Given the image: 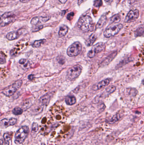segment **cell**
Segmentation results:
<instances>
[{
    "instance_id": "38",
    "label": "cell",
    "mask_w": 144,
    "mask_h": 145,
    "mask_svg": "<svg viewBox=\"0 0 144 145\" xmlns=\"http://www.w3.org/2000/svg\"><path fill=\"white\" fill-rule=\"evenodd\" d=\"M20 1L22 3H25L27 1V0H20Z\"/></svg>"
},
{
    "instance_id": "19",
    "label": "cell",
    "mask_w": 144,
    "mask_h": 145,
    "mask_svg": "<svg viewBox=\"0 0 144 145\" xmlns=\"http://www.w3.org/2000/svg\"><path fill=\"white\" fill-rule=\"evenodd\" d=\"M121 19V16L119 14H116L110 18V21L112 23H117L120 22Z\"/></svg>"
},
{
    "instance_id": "35",
    "label": "cell",
    "mask_w": 144,
    "mask_h": 145,
    "mask_svg": "<svg viewBox=\"0 0 144 145\" xmlns=\"http://www.w3.org/2000/svg\"><path fill=\"white\" fill-rule=\"evenodd\" d=\"M87 0H78V5H80L83 3L84 2H86Z\"/></svg>"
},
{
    "instance_id": "18",
    "label": "cell",
    "mask_w": 144,
    "mask_h": 145,
    "mask_svg": "<svg viewBox=\"0 0 144 145\" xmlns=\"http://www.w3.org/2000/svg\"><path fill=\"white\" fill-rule=\"evenodd\" d=\"M65 102L68 105H72L76 103V98L74 96H69L65 98Z\"/></svg>"
},
{
    "instance_id": "23",
    "label": "cell",
    "mask_w": 144,
    "mask_h": 145,
    "mask_svg": "<svg viewBox=\"0 0 144 145\" xmlns=\"http://www.w3.org/2000/svg\"><path fill=\"white\" fill-rule=\"evenodd\" d=\"M144 34V28L143 27L138 28L135 32V36L136 37L142 36Z\"/></svg>"
},
{
    "instance_id": "2",
    "label": "cell",
    "mask_w": 144,
    "mask_h": 145,
    "mask_svg": "<svg viewBox=\"0 0 144 145\" xmlns=\"http://www.w3.org/2000/svg\"><path fill=\"white\" fill-rule=\"evenodd\" d=\"M29 133V128L27 126H23L17 131L15 134L14 142L17 145L22 144L25 141Z\"/></svg>"
},
{
    "instance_id": "29",
    "label": "cell",
    "mask_w": 144,
    "mask_h": 145,
    "mask_svg": "<svg viewBox=\"0 0 144 145\" xmlns=\"http://www.w3.org/2000/svg\"><path fill=\"white\" fill-rule=\"evenodd\" d=\"M6 58L5 55L2 53H0V64L5 63Z\"/></svg>"
},
{
    "instance_id": "40",
    "label": "cell",
    "mask_w": 144,
    "mask_h": 145,
    "mask_svg": "<svg viewBox=\"0 0 144 145\" xmlns=\"http://www.w3.org/2000/svg\"><path fill=\"white\" fill-rule=\"evenodd\" d=\"M3 2V0H0V5Z\"/></svg>"
},
{
    "instance_id": "31",
    "label": "cell",
    "mask_w": 144,
    "mask_h": 145,
    "mask_svg": "<svg viewBox=\"0 0 144 145\" xmlns=\"http://www.w3.org/2000/svg\"><path fill=\"white\" fill-rule=\"evenodd\" d=\"M40 20L42 22H44V23H46L50 20V18L49 17H40Z\"/></svg>"
},
{
    "instance_id": "37",
    "label": "cell",
    "mask_w": 144,
    "mask_h": 145,
    "mask_svg": "<svg viewBox=\"0 0 144 145\" xmlns=\"http://www.w3.org/2000/svg\"><path fill=\"white\" fill-rule=\"evenodd\" d=\"M68 0H59V1L61 3H65Z\"/></svg>"
},
{
    "instance_id": "24",
    "label": "cell",
    "mask_w": 144,
    "mask_h": 145,
    "mask_svg": "<svg viewBox=\"0 0 144 145\" xmlns=\"http://www.w3.org/2000/svg\"><path fill=\"white\" fill-rule=\"evenodd\" d=\"M23 112V110L22 108L19 107H15L12 111L13 113L16 116H19V115L22 114Z\"/></svg>"
},
{
    "instance_id": "28",
    "label": "cell",
    "mask_w": 144,
    "mask_h": 145,
    "mask_svg": "<svg viewBox=\"0 0 144 145\" xmlns=\"http://www.w3.org/2000/svg\"><path fill=\"white\" fill-rule=\"evenodd\" d=\"M38 124L36 123H33L32 126V131L33 132H37L38 130Z\"/></svg>"
},
{
    "instance_id": "34",
    "label": "cell",
    "mask_w": 144,
    "mask_h": 145,
    "mask_svg": "<svg viewBox=\"0 0 144 145\" xmlns=\"http://www.w3.org/2000/svg\"><path fill=\"white\" fill-rule=\"evenodd\" d=\"M34 79V75H33V74H30L28 76V79L30 80V81H32Z\"/></svg>"
},
{
    "instance_id": "3",
    "label": "cell",
    "mask_w": 144,
    "mask_h": 145,
    "mask_svg": "<svg viewBox=\"0 0 144 145\" xmlns=\"http://www.w3.org/2000/svg\"><path fill=\"white\" fill-rule=\"evenodd\" d=\"M124 27V26L122 24H115L114 25L109 26L106 28L104 32V35L106 38H110L114 37Z\"/></svg>"
},
{
    "instance_id": "17",
    "label": "cell",
    "mask_w": 144,
    "mask_h": 145,
    "mask_svg": "<svg viewBox=\"0 0 144 145\" xmlns=\"http://www.w3.org/2000/svg\"><path fill=\"white\" fill-rule=\"evenodd\" d=\"M97 39V35L95 33L92 34L88 38L87 41H86V45L88 46H90L93 45L96 39Z\"/></svg>"
},
{
    "instance_id": "11",
    "label": "cell",
    "mask_w": 144,
    "mask_h": 145,
    "mask_svg": "<svg viewBox=\"0 0 144 145\" xmlns=\"http://www.w3.org/2000/svg\"><path fill=\"white\" fill-rule=\"evenodd\" d=\"M18 89L13 85H10L3 90L2 93L7 96H13L16 93Z\"/></svg>"
},
{
    "instance_id": "10",
    "label": "cell",
    "mask_w": 144,
    "mask_h": 145,
    "mask_svg": "<svg viewBox=\"0 0 144 145\" xmlns=\"http://www.w3.org/2000/svg\"><path fill=\"white\" fill-rule=\"evenodd\" d=\"M17 122V119L15 118H11L10 119L4 118L0 121V128L6 129L11 126L15 125Z\"/></svg>"
},
{
    "instance_id": "15",
    "label": "cell",
    "mask_w": 144,
    "mask_h": 145,
    "mask_svg": "<svg viewBox=\"0 0 144 145\" xmlns=\"http://www.w3.org/2000/svg\"><path fill=\"white\" fill-rule=\"evenodd\" d=\"M51 97V95L49 94H46L42 96L39 99V103L41 106H45L49 104Z\"/></svg>"
},
{
    "instance_id": "12",
    "label": "cell",
    "mask_w": 144,
    "mask_h": 145,
    "mask_svg": "<svg viewBox=\"0 0 144 145\" xmlns=\"http://www.w3.org/2000/svg\"><path fill=\"white\" fill-rule=\"evenodd\" d=\"M110 80L109 79H106L99 82L95 87L94 90L98 91L102 89L104 87L107 86L109 84Z\"/></svg>"
},
{
    "instance_id": "9",
    "label": "cell",
    "mask_w": 144,
    "mask_h": 145,
    "mask_svg": "<svg viewBox=\"0 0 144 145\" xmlns=\"http://www.w3.org/2000/svg\"><path fill=\"white\" fill-rule=\"evenodd\" d=\"M140 15L139 11L137 9L135 10H131L127 14L125 22L126 23H131L137 19Z\"/></svg>"
},
{
    "instance_id": "4",
    "label": "cell",
    "mask_w": 144,
    "mask_h": 145,
    "mask_svg": "<svg viewBox=\"0 0 144 145\" xmlns=\"http://www.w3.org/2000/svg\"><path fill=\"white\" fill-rule=\"evenodd\" d=\"M82 70V66L79 64L73 66L67 71V78L70 81H73L75 79L81 74Z\"/></svg>"
},
{
    "instance_id": "5",
    "label": "cell",
    "mask_w": 144,
    "mask_h": 145,
    "mask_svg": "<svg viewBox=\"0 0 144 145\" xmlns=\"http://www.w3.org/2000/svg\"><path fill=\"white\" fill-rule=\"evenodd\" d=\"M82 48L81 44L79 42H75L70 46L67 50V54L69 57H73L78 56Z\"/></svg>"
},
{
    "instance_id": "26",
    "label": "cell",
    "mask_w": 144,
    "mask_h": 145,
    "mask_svg": "<svg viewBox=\"0 0 144 145\" xmlns=\"http://www.w3.org/2000/svg\"><path fill=\"white\" fill-rule=\"evenodd\" d=\"M23 84V81L21 80H19L15 82L13 85L17 89H18L20 88Z\"/></svg>"
},
{
    "instance_id": "42",
    "label": "cell",
    "mask_w": 144,
    "mask_h": 145,
    "mask_svg": "<svg viewBox=\"0 0 144 145\" xmlns=\"http://www.w3.org/2000/svg\"><path fill=\"white\" fill-rule=\"evenodd\" d=\"M41 145H45V143H42Z\"/></svg>"
},
{
    "instance_id": "41",
    "label": "cell",
    "mask_w": 144,
    "mask_h": 145,
    "mask_svg": "<svg viewBox=\"0 0 144 145\" xmlns=\"http://www.w3.org/2000/svg\"><path fill=\"white\" fill-rule=\"evenodd\" d=\"M1 18L0 17V25H1Z\"/></svg>"
},
{
    "instance_id": "39",
    "label": "cell",
    "mask_w": 144,
    "mask_h": 145,
    "mask_svg": "<svg viewBox=\"0 0 144 145\" xmlns=\"http://www.w3.org/2000/svg\"><path fill=\"white\" fill-rule=\"evenodd\" d=\"M3 140L0 139V145H2L3 144Z\"/></svg>"
},
{
    "instance_id": "21",
    "label": "cell",
    "mask_w": 144,
    "mask_h": 145,
    "mask_svg": "<svg viewBox=\"0 0 144 145\" xmlns=\"http://www.w3.org/2000/svg\"><path fill=\"white\" fill-rule=\"evenodd\" d=\"M46 42V40L45 39H40V40H37L34 41L32 44L33 47L34 48H39L41 45L44 43Z\"/></svg>"
},
{
    "instance_id": "8",
    "label": "cell",
    "mask_w": 144,
    "mask_h": 145,
    "mask_svg": "<svg viewBox=\"0 0 144 145\" xmlns=\"http://www.w3.org/2000/svg\"><path fill=\"white\" fill-rule=\"evenodd\" d=\"M116 87L114 86H111L107 87L104 91L102 92L101 94H99L98 96H97L95 98V101L96 102H98V101H99L101 98H104L108 96L109 95L112 94L116 90Z\"/></svg>"
},
{
    "instance_id": "1",
    "label": "cell",
    "mask_w": 144,
    "mask_h": 145,
    "mask_svg": "<svg viewBox=\"0 0 144 145\" xmlns=\"http://www.w3.org/2000/svg\"><path fill=\"white\" fill-rule=\"evenodd\" d=\"M77 26L80 30L84 32H91L94 27L93 21L90 16L82 15L78 20Z\"/></svg>"
},
{
    "instance_id": "14",
    "label": "cell",
    "mask_w": 144,
    "mask_h": 145,
    "mask_svg": "<svg viewBox=\"0 0 144 145\" xmlns=\"http://www.w3.org/2000/svg\"><path fill=\"white\" fill-rule=\"evenodd\" d=\"M106 21H107V18H106V14H103L97 23L96 28L99 29V28H102L106 23Z\"/></svg>"
},
{
    "instance_id": "6",
    "label": "cell",
    "mask_w": 144,
    "mask_h": 145,
    "mask_svg": "<svg viewBox=\"0 0 144 145\" xmlns=\"http://www.w3.org/2000/svg\"><path fill=\"white\" fill-rule=\"evenodd\" d=\"M106 48V45L103 42H99L92 47L90 50L88 51L87 55L90 58H92L95 57V55L104 50Z\"/></svg>"
},
{
    "instance_id": "16",
    "label": "cell",
    "mask_w": 144,
    "mask_h": 145,
    "mask_svg": "<svg viewBox=\"0 0 144 145\" xmlns=\"http://www.w3.org/2000/svg\"><path fill=\"white\" fill-rule=\"evenodd\" d=\"M68 26H61L60 27V29L58 32V35L60 37H64L68 32Z\"/></svg>"
},
{
    "instance_id": "7",
    "label": "cell",
    "mask_w": 144,
    "mask_h": 145,
    "mask_svg": "<svg viewBox=\"0 0 144 145\" xmlns=\"http://www.w3.org/2000/svg\"><path fill=\"white\" fill-rule=\"evenodd\" d=\"M15 14L11 12H7L3 14L1 18V25L2 27L5 26L11 23L15 19Z\"/></svg>"
},
{
    "instance_id": "20",
    "label": "cell",
    "mask_w": 144,
    "mask_h": 145,
    "mask_svg": "<svg viewBox=\"0 0 144 145\" xmlns=\"http://www.w3.org/2000/svg\"><path fill=\"white\" fill-rule=\"evenodd\" d=\"M31 101L30 100H27L25 101L22 104V109L23 110L25 109L26 110V109H28L31 107L32 105Z\"/></svg>"
},
{
    "instance_id": "30",
    "label": "cell",
    "mask_w": 144,
    "mask_h": 145,
    "mask_svg": "<svg viewBox=\"0 0 144 145\" xmlns=\"http://www.w3.org/2000/svg\"><path fill=\"white\" fill-rule=\"evenodd\" d=\"M43 28V25H37L35 26L33 28V32H36L38 31H39L40 30H41L42 28Z\"/></svg>"
},
{
    "instance_id": "13",
    "label": "cell",
    "mask_w": 144,
    "mask_h": 145,
    "mask_svg": "<svg viewBox=\"0 0 144 145\" xmlns=\"http://www.w3.org/2000/svg\"><path fill=\"white\" fill-rule=\"evenodd\" d=\"M20 33L19 31H13L8 33L6 37L9 41H13L19 37Z\"/></svg>"
},
{
    "instance_id": "33",
    "label": "cell",
    "mask_w": 144,
    "mask_h": 145,
    "mask_svg": "<svg viewBox=\"0 0 144 145\" xmlns=\"http://www.w3.org/2000/svg\"><path fill=\"white\" fill-rule=\"evenodd\" d=\"M28 60L25 59H22L19 60V63L21 64H25L27 63Z\"/></svg>"
},
{
    "instance_id": "32",
    "label": "cell",
    "mask_w": 144,
    "mask_h": 145,
    "mask_svg": "<svg viewBox=\"0 0 144 145\" xmlns=\"http://www.w3.org/2000/svg\"><path fill=\"white\" fill-rule=\"evenodd\" d=\"M74 13L73 12H71L69 13V14L67 15V19L69 20V21H71V20H72V19L73 18V17L74 16Z\"/></svg>"
},
{
    "instance_id": "25",
    "label": "cell",
    "mask_w": 144,
    "mask_h": 145,
    "mask_svg": "<svg viewBox=\"0 0 144 145\" xmlns=\"http://www.w3.org/2000/svg\"><path fill=\"white\" fill-rule=\"evenodd\" d=\"M3 138L4 139L7 145H9V141H11V137L10 135L7 133H5L3 135Z\"/></svg>"
},
{
    "instance_id": "27",
    "label": "cell",
    "mask_w": 144,
    "mask_h": 145,
    "mask_svg": "<svg viewBox=\"0 0 144 145\" xmlns=\"http://www.w3.org/2000/svg\"><path fill=\"white\" fill-rule=\"evenodd\" d=\"M102 0H95L94 1V6L96 7H99L102 5Z\"/></svg>"
},
{
    "instance_id": "22",
    "label": "cell",
    "mask_w": 144,
    "mask_h": 145,
    "mask_svg": "<svg viewBox=\"0 0 144 145\" xmlns=\"http://www.w3.org/2000/svg\"><path fill=\"white\" fill-rule=\"evenodd\" d=\"M40 21L41 20H40V18L38 17H36L32 19L30 21V23L33 26H35L39 25L40 23Z\"/></svg>"
},
{
    "instance_id": "36",
    "label": "cell",
    "mask_w": 144,
    "mask_h": 145,
    "mask_svg": "<svg viewBox=\"0 0 144 145\" xmlns=\"http://www.w3.org/2000/svg\"><path fill=\"white\" fill-rule=\"evenodd\" d=\"M104 1L106 3H109L112 2L113 0H104Z\"/></svg>"
}]
</instances>
